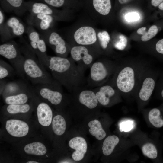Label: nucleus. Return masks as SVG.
Returning a JSON list of instances; mask_svg holds the SVG:
<instances>
[{"mask_svg":"<svg viewBox=\"0 0 163 163\" xmlns=\"http://www.w3.org/2000/svg\"><path fill=\"white\" fill-rule=\"evenodd\" d=\"M44 67L48 68L54 79L67 89L75 90L85 82L84 71L71 58L48 56Z\"/></svg>","mask_w":163,"mask_h":163,"instance_id":"f257e3e1","label":"nucleus"},{"mask_svg":"<svg viewBox=\"0 0 163 163\" xmlns=\"http://www.w3.org/2000/svg\"><path fill=\"white\" fill-rule=\"evenodd\" d=\"M24 58L23 69L29 79L34 85L51 83L54 79L39 61L29 43L24 42L20 47Z\"/></svg>","mask_w":163,"mask_h":163,"instance_id":"f03ea898","label":"nucleus"},{"mask_svg":"<svg viewBox=\"0 0 163 163\" xmlns=\"http://www.w3.org/2000/svg\"><path fill=\"white\" fill-rule=\"evenodd\" d=\"M90 68L87 81L88 85L91 87H97L104 84L115 69L113 64L101 60L94 62Z\"/></svg>","mask_w":163,"mask_h":163,"instance_id":"7ed1b4c3","label":"nucleus"},{"mask_svg":"<svg viewBox=\"0 0 163 163\" xmlns=\"http://www.w3.org/2000/svg\"><path fill=\"white\" fill-rule=\"evenodd\" d=\"M0 54L10 61L16 74L24 78L25 75L23 67L24 58L20 47L15 41L11 40L1 44Z\"/></svg>","mask_w":163,"mask_h":163,"instance_id":"20e7f679","label":"nucleus"},{"mask_svg":"<svg viewBox=\"0 0 163 163\" xmlns=\"http://www.w3.org/2000/svg\"><path fill=\"white\" fill-rule=\"evenodd\" d=\"M62 85L55 79L51 83L36 85L33 89L43 99L54 105L60 104L63 98Z\"/></svg>","mask_w":163,"mask_h":163,"instance_id":"39448f33","label":"nucleus"},{"mask_svg":"<svg viewBox=\"0 0 163 163\" xmlns=\"http://www.w3.org/2000/svg\"><path fill=\"white\" fill-rule=\"evenodd\" d=\"M25 33L27 35L29 43L37 55L41 63L44 66L46 58V44L40 33L37 31L34 27L28 24Z\"/></svg>","mask_w":163,"mask_h":163,"instance_id":"423d86ee","label":"nucleus"},{"mask_svg":"<svg viewBox=\"0 0 163 163\" xmlns=\"http://www.w3.org/2000/svg\"><path fill=\"white\" fill-rule=\"evenodd\" d=\"M26 28L20 18L16 17H11L5 22L4 27L0 29L1 41L5 42L21 36L25 33Z\"/></svg>","mask_w":163,"mask_h":163,"instance_id":"0eeeda50","label":"nucleus"},{"mask_svg":"<svg viewBox=\"0 0 163 163\" xmlns=\"http://www.w3.org/2000/svg\"><path fill=\"white\" fill-rule=\"evenodd\" d=\"M46 45L51 48L58 56L66 57L69 50L65 40L57 32L50 29L40 31Z\"/></svg>","mask_w":163,"mask_h":163,"instance_id":"6e6552de","label":"nucleus"},{"mask_svg":"<svg viewBox=\"0 0 163 163\" xmlns=\"http://www.w3.org/2000/svg\"><path fill=\"white\" fill-rule=\"evenodd\" d=\"M135 83L134 71L130 66L122 69L117 73L114 78V86L117 89L123 93H128L132 91Z\"/></svg>","mask_w":163,"mask_h":163,"instance_id":"1a4fd4ad","label":"nucleus"},{"mask_svg":"<svg viewBox=\"0 0 163 163\" xmlns=\"http://www.w3.org/2000/svg\"><path fill=\"white\" fill-rule=\"evenodd\" d=\"M70 52L71 58L84 71L94 62V56L85 46H73L70 48Z\"/></svg>","mask_w":163,"mask_h":163,"instance_id":"9d476101","label":"nucleus"},{"mask_svg":"<svg viewBox=\"0 0 163 163\" xmlns=\"http://www.w3.org/2000/svg\"><path fill=\"white\" fill-rule=\"evenodd\" d=\"M24 5L27 11L30 13L43 14L53 17L55 19H65V11H58L52 7L44 3L32 1H25Z\"/></svg>","mask_w":163,"mask_h":163,"instance_id":"9b49d317","label":"nucleus"},{"mask_svg":"<svg viewBox=\"0 0 163 163\" xmlns=\"http://www.w3.org/2000/svg\"><path fill=\"white\" fill-rule=\"evenodd\" d=\"M55 20L53 17L50 15L43 14L30 13L27 21L28 24L42 31L50 29Z\"/></svg>","mask_w":163,"mask_h":163,"instance_id":"f8f14e48","label":"nucleus"},{"mask_svg":"<svg viewBox=\"0 0 163 163\" xmlns=\"http://www.w3.org/2000/svg\"><path fill=\"white\" fill-rule=\"evenodd\" d=\"M74 39L79 45L89 46L96 42L97 38L95 30L90 26H83L78 29L74 34Z\"/></svg>","mask_w":163,"mask_h":163,"instance_id":"ddd939ff","label":"nucleus"},{"mask_svg":"<svg viewBox=\"0 0 163 163\" xmlns=\"http://www.w3.org/2000/svg\"><path fill=\"white\" fill-rule=\"evenodd\" d=\"M6 129L11 136L15 137H22L26 135L29 131L27 124L21 120L11 119L6 123Z\"/></svg>","mask_w":163,"mask_h":163,"instance_id":"4468645a","label":"nucleus"},{"mask_svg":"<svg viewBox=\"0 0 163 163\" xmlns=\"http://www.w3.org/2000/svg\"><path fill=\"white\" fill-rule=\"evenodd\" d=\"M116 89L112 85L104 84L93 90L98 102L103 106H107L110 103L111 98L116 94Z\"/></svg>","mask_w":163,"mask_h":163,"instance_id":"2eb2a0df","label":"nucleus"},{"mask_svg":"<svg viewBox=\"0 0 163 163\" xmlns=\"http://www.w3.org/2000/svg\"><path fill=\"white\" fill-rule=\"evenodd\" d=\"M24 0H0V8L3 11L22 16L27 11Z\"/></svg>","mask_w":163,"mask_h":163,"instance_id":"dca6fc26","label":"nucleus"},{"mask_svg":"<svg viewBox=\"0 0 163 163\" xmlns=\"http://www.w3.org/2000/svg\"><path fill=\"white\" fill-rule=\"evenodd\" d=\"M69 145L75 150L72 155L74 161H79L83 158L87 149L86 142L83 138L76 137L72 138L69 141Z\"/></svg>","mask_w":163,"mask_h":163,"instance_id":"f3484780","label":"nucleus"},{"mask_svg":"<svg viewBox=\"0 0 163 163\" xmlns=\"http://www.w3.org/2000/svg\"><path fill=\"white\" fill-rule=\"evenodd\" d=\"M79 90L78 99L80 103L89 109L96 107L99 102L93 90L82 87Z\"/></svg>","mask_w":163,"mask_h":163,"instance_id":"a211bd4d","label":"nucleus"},{"mask_svg":"<svg viewBox=\"0 0 163 163\" xmlns=\"http://www.w3.org/2000/svg\"><path fill=\"white\" fill-rule=\"evenodd\" d=\"M37 112L39 123L44 126H49L52 122L53 113L50 106L44 102H40L37 105Z\"/></svg>","mask_w":163,"mask_h":163,"instance_id":"6ab92c4d","label":"nucleus"},{"mask_svg":"<svg viewBox=\"0 0 163 163\" xmlns=\"http://www.w3.org/2000/svg\"><path fill=\"white\" fill-rule=\"evenodd\" d=\"M28 87L24 82L19 81L7 82L2 94L5 97L28 91Z\"/></svg>","mask_w":163,"mask_h":163,"instance_id":"aec40b11","label":"nucleus"},{"mask_svg":"<svg viewBox=\"0 0 163 163\" xmlns=\"http://www.w3.org/2000/svg\"><path fill=\"white\" fill-rule=\"evenodd\" d=\"M155 80L151 77L145 78L139 91V96L143 101H147L152 95L155 87Z\"/></svg>","mask_w":163,"mask_h":163,"instance_id":"412c9836","label":"nucleus"},{"mask_svg":"<svg viewBox=\"0 0 163 163\" xmlns=\"http://www.w3.org/2000/svg\"><path fill=\"white\" fill-rule=\"evenodd\" d=\"M26 153L36 155H43L46 153L47 149L42 143L35 142L26 145L24 147Z\"/></svg>","mask_w":163,"mask_h":163,"instance_id":"4be33fe9","label":"nucleus"},{"mask_svg":"<svg viewBox=\"0 0 163 163\" xmlns=\"http://www.w3.org/2000/svg\"><path fill=\"white\" fill-rule=\"evenodd\" d=\"M90 127V133L99 140L103 139L106 136L104 130L103 129L101 123L97 119L90 121L88 123Z\"/></svg>","mask_w":163,"mask_h":163,"instance_id":"5701e85b","label":"nucleus"},{"mask_svg":"<svg viewBox=\"0 0 163 163\" xmlns=\"http://www.w3.org/2000/svg\"><path fill=\"white\" fill-rule=\"evenodd\" d=\"M119 142V138L115 135H110L107 137L103 142L102 147L104 155L106 156L110 155Z\"/></svg>","mask_w":163,"mask_h":163,"instance_id":"b1692460","label":"nucleus"},{"mask_svg":"<svg viewBox=\"0 0 163 163\" xmlns=\"http://www.w3.org/2000/svg\"><path fill=\"white\" fill-rule=\"evenodd\" d=\"M52 126L54 133L56 135L60 136L65 132L66 123L64 118L60 115H57L53 119Z\"/></svg>","mask_w":163,"mask_h":163,"instance_id":"393cba45","label":"nucleus"},{"mask_svg":"<svg viewBox=\"0 0 163 163\" xmlns=\"http://www.w3.org/2000/svg\"><path fill=\"white\" fill-rule=\"evenodd\" d=\"M28 95L27 91L8 96L5 97V102L7 104H26L28 100Z\"/></svg>","mask_w":163,"mask_h":163,"instance_id":"a878e982","label":"nucleus"},{"mask_svg":"<svg viewBox=\"0 0 163 163\" xmlns=\"http://www.w3.org/2000/svg\"><path fill=\"white\" fill-rule=\"evenodd\" d=\"M93 3L95 10L102 15L108 14L111 8L110 0H93Z\"/></svg>","mask_w":163,"mask_h":163,"instance_id":"bb28decb","label":"nucleus"},{"mask_svg":"<svg viewBox=\"0 0 163 163\" xmlns=\"http://www.w3.org/2000/svg\"><path fill=\"white\" fill-rule=\"evenodd\" d=\"M161 110L157 108H154L149 111L148 118L150 123L154 127L159 128L163 126V120L160 117Z\"/></svg>","mask_w":163,"mask_h":163,"instance_id":"cd10ccee","label":"nucleus"},{"mask_svg":"<svg viewBox=\"0 0 163 163\" xmlns=\"http://www.w3.org/2000/svg\"><path fill=\"white\" fill-rule=\"evenodd\" d=\"M16 73L12 66L8 64L2 59L0 60V79H3L10 77Z\"/></svg>","mask_w":163,"mask_h":163,"instance_id":"c85d7f7f","label":"nucleus"},{"mask_svg":"<svg viewBox=\"0 0 163 163\" xmlns=\"http://www.w3.org/2000/svg\"><path fill=\"white\" fill-rule=\"evenodd\" d=\"M146 27H142L137 30L138 34L142 35L141 39L143 41H146L152 38L157 34L158 32L157 27L156 25L151 26L147 32L145 31Z\"/></svg>","mask_w":163,"mask_h":163,"instance_id":"c756f323","label":"nucleus"},{"mask_svg":"<svg viewBox=\"0 0 163 163\" xmlns=\"http://www.w3.org/2000/svg\"><path fill=\"white\" fill-rule=\"evenodd\" d=\"M6 107L7 111L11 114L24 113L28 112L30 106L28 104H8Z\"/></svg>","mask_w":163,"mask_h":163,"instance_id":"7c9ffc66","label":"nucleus"},{"mask_svg":"<svg viewBox=\"0 0 163 163\" xmlns=\"http://www.w3.org/2000/svg\"><path fill=\"white\" fill-rule=\"evenodd\" d=\"M142 151L143 155L149 158H156L158 155V152L155 145L151 143H145L142 148Z\"/></svg>","mask_w":163,"mask_h":163,"instance_id":"2f4dec72","label":"nucleus"},{"mask_svg":"<svg viewBox=\"0 0 163 163\" xmlns=\"http://www.w3.org/2000/svg\"><path fill=\"white\" fill-rule=\"evenodd\" d=\"M97 36L101 47L103 49H106L110 39L108 32L106 31L100 32L98 34Z\"/></svg>","mask_w":163,"mask_h":163,"instance_id":"473e14b6","label":"nucleus"},{"mask_svg":"<svg viewBox=\"0 0 163 163\" xmlns=\"http://www.w3.org/2000/svg\"><path fill=\"white\" fill-rule=\"evenodd\" d=\"M119 38L120 40L115 43L114 46L119 50H123L127 45V39L125 36L122 35L120 36Z\"/></svg>","mask_w":163,"mask_h":163,"instance_id":"72a5a7b5","label":"nucleus"},{"mask_svg":"<svg viewBox=\"0 0 163 163\" xmlns=\"http://www.w3.org/2000/svg\"><path fill=\"white\" fill-rule=\"evenodd\" d=\"M133 122L127 120L122 122L120 124V131L127 132L131 130L133 127Z\"/></svg>","mask_w":163,"mask_h":163,"instance_id":"f704fd0d","label":"nucleus"},{"mask_svg":"<svg viewBox=\"0 0 163 163\" xmlns=\"http://www.w3.org/2000/svg\"><path fill=\"white\" fill-rule=\"evenodd\" d=\"M125 18L127 21L133 22L138 20L140 18V16L137 12H129L125 15Z\"/></svg>","mask_w":163,"mask_h":163,"instance_id":"c9c22d12","label":"nucleus"},{"mask_svg":"<svg viewBox=\"0 0 163 163\" xmlns=\"http://www.w3.org/2000/svg\"><path fill=\"white\" fill-rule=\"evenodd\" d=\"M156 49L158 53L163 54V39L160 40L157 42Z\"/></svg>","mask_w":163,"mask_h":163,"instance_id":"e433bc0d","label":"nucleus"},{"mask_svg":"<svg viewBox=\"0 0 163 163\" xmlns=\"http://www.w3.org/2000/svg\"><path fill=\"white\" fill-rule=\"evenodd\" d=\"M7 82L5 81L3 79H0V94H2Z\"/></svg>","mask_w":163,"mask_h":163,"instance_id":"4c0bfd02","label":"nucleus"},{"mask_svg":"<svg viewBox=\"0 0 163 163\" xmlns=\"http://www.w3.org/2000/svg\"><path fill=\"white\" fill-rule=\"evenodd\" d=\"M163 1V0H152L151 3L154 6L157 7Z\"/></svg>","mask_w":163,"mask_h":163,"instance_id":"58836bf2","label":"nucleus"},{"mask_svg":"<svg viewBox=\"0 0 163 163\" xmlns=\"http://www.w3.org/2000/svg\"><path fill=\"white\" fill-rule=\"evenodd\" d=\"M131 0H118L120 3L124 4L127 3Z\"/></svg>","mask_w":163,"mask_h":163,"instance_id":"ea45409f","label":"nucleus"},{"mask_svg":"<svg viewBox=\"0 0 163 163\" xmlns=\"http://www.w3.org/2000/svg\"><path fill=\"white\" fill-rule=\"evenodd\" d=\"M158 8L160 10H163V2L158 6Z\"/></svg>","mask_w":163,"mask_h":163,"instance_id":"a19ab883","label":"nucleus"},{"mask_svg":"<svg viewBox=\"0 0 163 163\" xmlns=\"http://www.w3.org/2000/svg\"><path fill=\"white\" fill-rule=\"evenodd\" d=\"M38 162H37L36 161H29L27 162V163H38Z\"/></svg>","mask_w":163,"mask_h":163,"instance_id":"79ce46f5","label":"nucleus"},{"mask_svg":"<svg viewBox=\"0 0 163 163\" xmlns=\"http://www.w3.org/2000/svg\"><path fill=\"white\" fill-rule=\"evenodd\" d=\"M161 95L162 97L163 98V89L162 90L161 92Z\"/></svg>","mask_w":163,"mask_h":163,"instance_id":"37998d69","label":"nucleus"}]
</instances>
